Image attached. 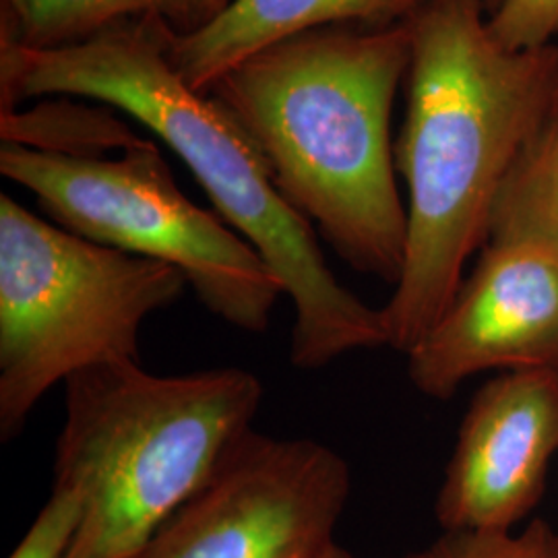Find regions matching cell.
Here are the masks:
<instances>
[{"label":"cell","instance_id":"1","mask_svg":"<svg viewBox=\"0 0 558 558\" xmlns=\"http://www.w3.org/2000/svg\"><path fill=\"white\" fill-rule=\"evenodd\" d=\"M410 27L408 114L396 145L408 239L383 308L389 348L403 354L456 299L502 180L558 104V44L502 48L484 0H430Z\"/></svg>","mask_w":558,"mask_h":558},{"label":"cell","instance_id":"2","mask_svg":"<svg viewBox=\"0 0 558 558\" xmlns=\"http://www.w3.org/2000/svg\"><path fill=\"white\" fill-rule=\"evenodd\" d=\"M166 38L161 21L140 20L60 48L0 41L2 110L27 98H87L119 108L158 135L292 300V366L319 371L345 354L389 345L383 308L368 306L336 278L315 226L283 197L259 147L218 98L184 81Z\"/></svg>","mask_w":558,"mask_h":558},{"label":"cell","instance_id":"3","mask_svg":"<svg viewBox=\"0 0 558 558\" xmlns=\"http://www.w3.org/2000/svg\"><path fill=\"white\" fill-rule=\"evenodd\" d=\"M412 64L410 21L279 41L207 94L259 147L279 191L352 269L396 286L408 239L391 110Z\"/></svg>","mask_w":558,"mask_h":558},{"label":"cell","instance_id":"4","mask_svg":"<svg viewBox=\"0 0 558 558\" xmlns=\"http://www.w3.org/2000/svg\"><path fill=\"white\" fill-rule=\"evenodd\" d=\"M54 486L85 513L66 558H141L257 418L263 385L239 366L161 377L108 362L64 383Z\"/></svg>","mask_w":558,"mask_h":558},{"label":"cell","instance_id":"5","mask_svg":"<svg viewBox=\"0 0 558 558\" xmlns=\"http://www.w3.org/2000/svg\"><path fill=\"white\" fill-rule=\"evenodd\" d=\"M179 269L83 239L0 195V439L57 383L140 362L143 323L179 302Z\"/></svg>","mask_w":558,"mask_h":558},{"label":"cell","instance_id":"6","mask_svg":"<svg viewBox=\"0 0 558 558\" xmlns=\"http://www.w3.org/2000/svg\"><path fill=\"white\" fill-rule=\"evenodd\" d=\"M0 172L62 228L179 269L218 319L255 336L269 329L286 296L278 276L248 240L180 191L154 141L140 137L120 158L2 143Z\"/></svg>","mask_w":558,"mask_h":558},{"label":"cell","instance_id":"7","mask_svg":"<svg viewBox=\"0 0 558 558\" xmlns=\"http://www.w3.org/2000/svg\"><path fill=\"white\" fill-rule=\"evenodd\" d=\"M350 488L348 461L331 447L253 428L141 558H319Z\"/></svg>","mask_w":558,"mask_h":558},{"label":"cell","instance_id":"8","mask_svg":"<svg viewBox=\"0 0 558 558\" xmlns=\"http://www.w3.org/2000/svg\"><path fill=\"white\" fill-rule=\"evenodd\" d=\"M405 356L412 385L439 401L484 371L558 366L557 257L484 244L472 276Z\"/></svg>","mask_w":558,"mask_h":558},{"label":"cell","instance_id":"9","mask_svg":"<svg viewBox=\"0 0 558 558\" xmlns=\"http://www.w3.org/2000/svg\"><path fill=\"white\" fill-rule=\"evenodd\" d=\"M558 453V366L482 385L459 426L437 497L442 532H511L544 495Z\"/></svg>","mask_w":558,"mask_h":558},{"label":"cell","instance_id":"10","mask_svg":"<svg viewBox=\"0 0 558 558\" xmlns=\"http://www.w3.org/2000/svg\"><path fill=\"white\" fill-rule=\"evenodd\" d=\"M430 0H234L189 36L168 29V57L184 81L209 92L260 50L323 27H389L412 20Z\"/></svg>","mask_w":558,"mask_h":558},{"label":"cell","instance_id":"11","mask_svg":"<svg viewBox=\"0 0 558 558\" xmlns=\"http://www.w3.org/2000/svg\"><path fill=\"white\" fill-rule=\"evenodd\" d=\"M234 0H0V41L46 50L87 40L124 21L158 20L189 36Z\"/></svg>","mask_w":558,"mask_h":558},{"label":"cell","instance_id":"12","mask_svg":"<svg viewBox=\"0 0 558 558\" xmlns=\"http://www.w3.org/2000/svg\"><path fill=\"white\" fill-rule=\"evenodd\" d=\"M484 244L534 246L558 259V104L502 180Z\"/></svg>","mask_w":558,"mask_h":558},{"label":"cell","instance_id":"13","mask_svg":"<svg viewBox=\"0 0 558 558\" xmlns=\"http://www.w3.org/2000/svg\"><path fill=\"white\" fill-rule=\"evenodd\" d=\"M424 558H558V532L534 519L523 532H442Z\"/></svg>","mask_w":558,"mask_h":558},{"label":"cell","instance_id":"14","mask_svg":"<svg viewBox=\"0 0 558 558\" xmlns=\"http://www.w3.org/2000/svg\"><path fill=\"white\" fill-rule=\"evenodd\" d=\"M80 493L54 486L50 499L9 558H66L83 523Z\"/></svg>","mask_w":558,"mask_h":558},{"label":"cell","instance_id":"15","mask_svg":"<svg viewBox=\"0 0 558 558\" xmlns=\"http://www.w3.org/2000/svg\"><path fill=\"white\" fill-rule=\"evenodd\" d=\"M493 38L507 50H530L555 44L558 36V0H502L488 15Z\"/></svg>","mask_w":558,"mask_h":558},{"label":"cell","instance_id":"16","mask_svg":"<svg viewBox=\"0 0 558 558\" xmlns=\"http://www.w3.org/2000/svg\"><path fill=\"white\" fill-rule=\"evenodd\" d=\"M319 558H356L354 555H350L345 548H341V546H338L336 542L320 555ZM405 558H424L422 557V553H418V555H412V557H405Z\"/></svg>","mask_w":558,"mask_h":558},{"label":"cell","instance_id":"17","mask_svg":"<svg viewBox=\"0 0 558 558\" xmlns=\"http://www.w3.org/2000/svg\"><path fill=\"white\" fill-rule=\"evenodd\" d=\"M502 0H484V7H486V13L488 15H493L497 9H499V4Z\"/></svg>","mask_w":558,"mask_h":558}]
</instances>
